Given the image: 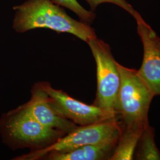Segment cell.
<instances>
[{
  "label": "cell",
  "mask_w": 160,
  "mask_h": 160,
  "mask_svg": "<svg viewBox=\"0 0 160 160\" xmlns=\"http://www.w3.org/2000/svg\"><path fill=\"white\" fill-rule=\"evenodd\" d=\"M13 9L16 11L13 29L18 33L45 28L73 34L86 43L97 37L89 24L69 16L63 8L52 0H28Z\"/></svg>",
  "instance_id": "cell-1"
},
{
  "label": "cell",
  "mask_w": 160,
  "mask_h": 160,
  "mask_svg": "<svg viewBox=\"0 0 160 160\" xmlns=\"http://www.w3.org/2000/svg\"><path fill=\"white\" fill-rule=\"evenodd\" d=\"M120 84L114 112L122 128L143 130L148 125L149 109L154 94L137 70L118 63Z\"/></svg>",
  "instance_id": "cell-2"
},
{
  "label": "cell",
  "mask_w": 160,
  "mask_h": 160,
  "mask_svg": "<svg viewBox=\"0 0 160 160\" xmlns=\"http://www.w3.org/2000/svg\"><path fill=\"white\" fill-rule=\"evenodd\" d=\"M0 133L4 141L12 148L33 150L46 147L65 135L41 124L22 106L2 116Z\"/></svg>",
  "instance_id": "cell-3"
},
{
  "label": "cell",
  "mask_w": 160,
  "mask_h": 160,
  "mask_svg": "<svg viewBox=\"0 0 160 160\" xmlns=\"http://www.w3.org/2000/svg\"><path fill=\"white\" fill-rule=\"evenodd\" d=\"M122 126L116 117L85 126H77L51 145L28 154L16 157L14 160H38L43 159L52 152H64L87 145L101 143L120 135Z\"/></svg>",
  "instance_id": "cell-4"
},
{
  "label": "cell",
  "mask_w": 160,
  "mask_h": 160,
  "mask_svg": "<svg viewBox=\"0 0 160 160\" xmlns=\"http://www.w3.org/2000/svg\"><path fill=\"white\" fill-rule=\"evenodd\" d=\"M97 69V93L94 105L115 113L114 106L120 84L118 62L108 44L96 38L87 42Z\"/></svg>",
  "instance_id": "cell-5"
},
{
  "label": "cell",
  "mask_w": 160,
  "mask_h": 160,
  "mask_svg": "<svg viewBox=\"0 0 160 160\" xmlns=\"http://www.w3.org/2000/svg\"><path fill=\"white\" fill-rule=\"evenodd\" d=\"M52 107L58 114L72 121L75 125L85 126L116 117L94 104H87L71 97L61 90L53 88L48 82H42Z\"/></svg>",
  "instance_id": "cell-6"
},
{
  "label": "cell",
  "mask_w": 160,
  "mask_h": 160,
  "mask_svg": "<svg viewBox=\"0 0 160 160\" xmlns=\"http://www.w3.org/2000/svg\"><path fill=\"white\" fill-rule=\"evenodd\" d=\"M143 46V57L138 73L155 96L160 95V38L140 16L135 18Z\"/></svg>",
  "instance_id": "cell-7"
},
{
  "label": "cell",
  "mask_w": 160,
  "mask_h": 160,
  "mask_svg": "<svg viewBox=\"0 0 160 160\" xmlns=\"http://www.w3.org/2000/svg\"><path fill=\"white\" fill-rule=\"evenodd\" d=\"M31 94L30 100L22 106L38 122L44 126L62 132L65 134L73 131L78 126L72 121L58 113L52 107L40 82L33 86Z\"/></svg>",
  "instance_id": "cell-8"
},
{
  "label": "cell",
  "mask_w": 160,
  "mask_h": 160,
  "mask_svg": "<svg viewBox=\"0 0 160 160\" xmlns=\"http://www.w3.org/2000/svg\"><path fill=\"white\" fill-rule=\"evenodd\" d=\"M118 139L101 143L84 145L64 152H52L43 159L49 160H110L113 154Z\"/></svg>",
  "instance_id": "cell-9"
},
{
  "label": "cell",
  "mask_w": 160,
  "mask_h": 160,
  "mask_svg": "<svg viewBox=\"0 0 160 160\" xmlns=\"http://www.w3.org/2000/svg\"><path fill=\"white\" fill-rule=\"evenodd\" d=\"M143 131L122 128L120 137L110 160H133Z\"/></svg>",
  "instance_id": "cell-10"
},
{
  "label": "cell",
  "mask_w": 160,
  "mask_h": 160,
  "mask_svg": "<svg viewBox=\"0 0 160 160\" xmlns=\"http://www.w3.org/2000/svg\"><path fill=\"white\" fill-rule=\"evenodd\" d=\"M154 129L147 125L142 132L138 142L135 158L137 160H160V152L155 142Z\"/></svg>",
  "instance_id": "cell-11"
},
{
  "label": "cell",
  "mask_w": 160,
  "mask_h": 160,
  "mask_svg": "<svg viewBox=\"0 0 160 160\" xmlns=\"http://www.w3.org/2000/svg\"><path fill=\"white\" fill-rule=\"evenodd\" d=\"M59 6L65 7L75 12L83 23L89 24L94 20L95 14L92 11H88L80 5L77 0H52Z\"/></svg>",
  "instance_id": "cell-12"
},
{
  "label": "cell",
  "mask_w": 160,
  "mask_h": 160,
  "mask_svg": "<svg viewBox=\"0 0 160 160\" xmlns=\"http://www.w3.org/2000/svg\"><path fill=\"white\" fill-rule=\"evenodd\" d=\"M86 1L89 4L91 7L92 11H94L97 6L102 3L104 2H110L114 4L115 5L119 6L126 12H128L131 14L135 18L139 17L141 15L132 6L129 4L126 0H86Z\"/></svg>",
  "instance_id": "cell-13"
}]
</instances>
